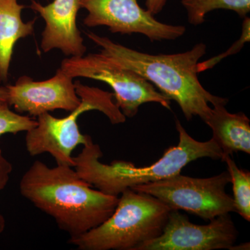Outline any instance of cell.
Segmentation results:
<instances>
[{"label": "cell", "mask_w": 250, "mask_h": 250, "mask_svg": "<svg viewBox=\"0 0 250 250\" xmlns=\"http://www.w3.org/2000/svg\"><path fill=\"white\" fill-rule=\"evenodd\" d=\"M229 250H250V243H243L239 246H234V245Z\"/></svg>", "instance_id": "21"}, {"label": "cell", "mask_w": 250, "mask_h": 250, "mask_svg": "<svg viewBox=\"0 0 250 250\" xmlns=\"http://www.w3.org/2000/svg\"><path fill=\"white\" fill-rule=\"evenodd\" d=\"M73 80L61 67L47 80L36 82L21 77L15 84L5 85L8 104L18 113L36 118L55 110L71 112L81 104Z\"/></svg>", "instance_id": "10"}, {"label": "cell", "mask_w": 250, "mask_h": 250, "mask_svg": "<svg viewBox=\"0 0 250 250\" xmlns=\"http://www.w3.org/2000/svg\"><path fill=\"white\" fill-rule=\"evenodd\" d=\"M226 104H218L212 108L205 123L211 129L213 136L223 154L231 156L243 152L250 154V121L243 112L229 113Z\"/></svg>", "instance_id": "12"}, {"label": "cell", "mask_w": 250, "mask_h": 250, "mask_svg": "<svg viewBox=\"0 0 250 250\" xmlns=\"http://www.w3.org/2000/svg\"><path fill=\"white\" fill-rule=\"evenodd\" d=\"M167 0H146V7L153 16L160 14L165 7Z\"/></svg>", "instance_id": "19"}, {"label": "cell", "mask_w": 250, "mask_h": 250, "mask_svg": "<svg viewBox=\"0 0 250 250\" xmlns=\"http://www.w3.org/2000/svg\"><path fill=\"white\" fill-rule=\"evenodd\" d=\"M231 183L228 170L208 178H194L180 173L131 188L156 197L172 210H182L211 220L235 212L232 197L226 192Z\"/></svg>", "instance_id": "6"}, {"label": "cell", "mask_w": 250, "mask_h": 250, "mask_svg": "<svg viewBox=\"0 0 250 250\" xmlns=\"http://www.w3.org/2000/svg\"><path fill=\"white\" fill-rule=\"evenodd\" d=\"M6 105L9 106L7 103L6 87L4 85V86H0V107L2 106H6Z\"/></svg>", "instance_id": "20"}, {"label": "cell", "mask_w": 250, "mask_h": 250, "mask_svg": "<svg viewBox=\"0 0 250 250\" xmlns=\"http://www.w3.org/2000/svg\"><path fill=\"white\" fill-rule=\"evenodd\" d=\"M30 8L39 13L45 23L41 47L45 53L59 49L68 57H82L86 52L83 39L77 25L80 0H54L43 6L31 0Z\"/></svg>", "instance_id": "11"}, {"label": "cell", "mask_w": 250, "mask_h": 250, "mask_svg": "<svg viewBox=\"0 0 250 250\" xmlns=\"http://www.w3.org/2000/svg\"><path fill=\"white\" fill-rule=\"evenodd\" d=\"M75 89L81 100L80 106L65 118H56L49 113L37 117V124L27 131L25 146L29 155L50 154L57 165L73 167L72 152L79 146H85L89 135L81 133L77 118L85 112L96 110L104 113L111 124L124 123L126 117L113 102V93L75 82Z\"/></svg>", "instance_id": "5"}, {"label": "cell", "mask_w": 250, "mask_h": 250, "mask_svg": "<svg viewBox=\"0 0 250 250\" xmlns=\"http://www.w3.org/2000/svg\"><path fill=\"white\" fill-rule=\"evenodd\" d=\"M13 171V166L3 154L0 149V190H2L9 182L10 176ZM6 228V220L0 213V233L4 231Z\"/></svg>", "instance_id": "18"}, {"label": "cell", "mask_w": 250, "mask_h": 250, "mask_svg": "<svg viewBox=\"0 0 250 250\" xmlns=\"http://www.w3.org/2000/svg\"><path fill=\"white\" fill-rule=\"evenodd\" d=\"M20 192L34 207L75 237L101 225L114 212L119 196L94 188L73 167H49L36 161L23 174Z\"/></svg>", "instance_id": "1"}, {"label": "cell", "mask_w": 250, "mask_h": 250, "mask_svg": "<svg viewBox=\"0 0 250 250\" xmlns=\"http://www.w3.org/2000/svg\"><path fill=\"white\" fill-rule=\"evenodd\" d=\"M179 143L166 149L164 155L152 165L136 167L133 163L100 161L103 153L90 138L82 152L73 157V167L85 182L100 191L119 196L125 189L151 183L177 175L189 163L202 158L221 160L223 152L213 139L206 142L192 138L178 119L175 121Z\"/></svg>", "instance_id": "3"}, {"label": "cell", "mask_w": 250, "mask_h": 250, "mask_svg": "<svg viewBox=\"0 0 250 250\" xmlns=\"http://www.w3.org/2000/svg\"><path fill=\"white\" fill-rule=\"evenodd\" d=\"M81 9L88 11L83 24L105 26L113 34L144 35L151 42L174 41L185 34L184 26L159 22L143 9L138 0H80Z\"/></svg>", "instance_id": "8"}, {"label": "cell", "mask_w": 250, "mask_h": 250, "mask_svg": "<svg viewBox=\"0 0 250 250\" xmlns=\"http://www.w3.org/2000/svg\"><path fill=\"white\" fill-rule=\"evenodd\" d=\"M7 105L0 107V137L6 134L27 132L37 124L36 120L15 113Z\"/></svg>", "instance_id": "16"}, {"label": "cell", "mask_w": 250, "mask_h": 250, "mask_svg": "<svg viewBox=\"0 0 250 250\" xmlns=\"http://www.w3.org/2000/svg\"><path fill=\"white\" fill-rule=\"evenodd\" d=\"M250 40V18H244L242 27V34L241 37L238 41H236L231 47H229L224 53L219 54L216 57L208 59L205 62L197 63V72L198 73L205 72L206 70L213 68L215 65L219 63L224 59L227 58L228 56L233 55L238 53L244 47L245 44L249 42Z\"/></svg>", "instance_id": "17"}, {"label": "cell", "mask_w": 250, "mask_h": 250, "mask_svg": "<svg viewBox=\"0 0 250 250\" xmlns=\"http://www.w3.org/2000/svg\"><path fill=\"white\" fill-rule=\"evenodd\" d=\"M221 161L226 163L233 185V205L237 212L247 221H250V172L240 169L228 154H223Z\"/></svg>", "instance_id": "15"}, {"label": "cell", "mask_w": 250, "mask_h": 250, "mask_svg": "<svg viewBox=\"0 0 250 250\" xmlns=\"http://www.w3.org/2000/svg\"><path fill=\"white\" fill-rule=\"evenodd\" d=\"M61 68L67 75L104 82L113 90L117 106L126 118L137 114L146 103H157L170 110L171 100L137 73L118 65L100 53L62 60Z\"/></svg>", "instance_id": "7"}, {"label": "cell", "mask_w": 250, "mask_h": 250, "mask_svg": "<svg viewBox=\"0 0 250 250\" xmlns=\"http://www.w3.org/2000/svg\"><path fill=\"white\" fill-rule=\"evenodd\" d=\"M24 8L18 0H0V82H6L9 78L16 42L34 34L36 18L23 22L21 14Z\"/></svg>", "instance_id": "13"}, {"label": "cell", "mask_w": 250, "mask_h": 250, "mask_svg": "<svg viewBox=\"0 0 250 250\" xmlns=\"http://www.w3.org/2000/svg\"><path fill=\"white\" fill-rule=\"evenodd\" d=\"M85 35L101 47L100 53L136 72L167 98L174 100L187 121L198 116L205 122L212 111L209 104L213 106L228 104V99L209 93L199 80L197 63L207 52L205 44H197L182 53L154 55L116 43L107 37L90 31Z\"/></svg>", "instance_id": "2"}, {"label": "cell", "mask_w": 250, "mask_h": 250, "mask_svg": "<svg viewBox=\"0 0 250 250\" xmlns=\"http://www.w3.org/2000/svg\"><path fill=\"white\" fill-rule=\"evenodd\" d=\"M181 3L187 10L188 22L193 26L203 24L207 14L214 10L234 11L241 18L250 12V0H182Z\"/></svg>", "instance_id": "14"}, {"label": "cell", "mask_w": 250, "mask_h": 250, "mask_svg": "<svg viewBox=\"0 0 250 250\" xmlns=\"http://www.w3.org/2000/svg\"><path fill=\"white\" fill-rule=\"evenodd\" d=\"M238 232L229 214L217 217L208 225H195L179 210H172L160 236L135 250H229Z\"/></svg>", "instance_id": "9"}, {"label": "cell", "mask_w": 250, "mask_h": 250, "mask_svg": "<svg viewBox=\"0 0 250 250\" xmlns=\"http://www.w3.org/2000/svg\"><path fill=\"white\" fill-rule=\"evenodd\" d=\"M171 210L149 194L126 188L107 220L67 243L80 250H135L160 236Z\"/></svg>", "instance_id": "4"}]
</instances>
